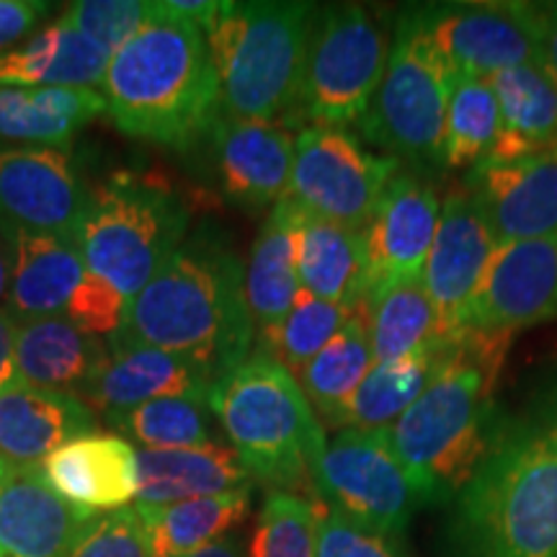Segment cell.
Masks as SVG:
<instances>
[{
	"label": "cell",
	"mask_w": 557,
	"mask_h": 557,
	"mask_svg": "<svg viewBox=\"0 0 557 557\" xmlns=\"http://www.w3.org/2000/svg\"><path fill=\"white\" fill-rule=\"evenodd\" d=\"M256 325L246 267L218 225H199L129 302L109 346H152L189 357L214 382L250 357Z\"/></svg>",
	"instance_id": "obj_1"
},
{
	"label": "cell",
	"mask_w": 557,
	"mask_h": 557,
	"mask_svg": "<svg viewBox=\"0 0 557 557\" xmlns=\"http://www.w3.org/2000/svg\"><path fill=\"white\" fill-rule=\"evenodd\" d=\"M508 344L506 333H465L426 393L387 429L423 506L455 500L511 431L496 400Z\"/></svg>",
	"instance_id": "obj_2"
},
{
	"label": "cell",
	"mask_w": 557,
	"mask_h": 557,
	"mask_svg": "<svg viewBox=\"0 0 557 557\" xmlns=\"http://www.w3.org/2000/svg\"><path fill=\"white\" fill-rule=\"evenodd\" d=\"M107 114L132 139L189 150L220 120V78L207 37L169 3L122 50L101 83Z\"/></svg>",
	"instance_id": "obj_3"
},
{
	"label": "cell",
	"mask_w": 557,
	"mask_h": 557,
	"mask_svg": "<svg viewBox=\"0 0 557 557\" xmlns=\"http://www.w3.org/2000/svg\"><path fill=\"white\" fill-rule=\"evenodd\" d=\"M451 557H557V436L511 426L455 498Z\"/></svg>",
	"instance_id": "obj_4"
},
{
	"label": "cell",
	"mask_w": 557,
	"mask_h": 557,
	"mask_svg": "<svg viewBox=\"0 0 557 557\" xmlns=\"http://www.w3.org/2000/svg\"><path fill=\"white\" fill-rule=\"evenodd\" d=\"M207 403L250 478L284 493L315 491L312 472L329 438L295 374L269 354L250 351L214 382Z\"/></svg>",
	"instance_id": "obj_5"
},
{
	"label": "cell",
	"mask_w": 557,
	"mask_h": 557,
	"mask_svg": "<svg viewBox=\"0 0 557 557\" xmlns=\"http://www.w3.org/2000/svg\"><path fill=\"white\" fill-rule=\"evenodd\" d=\"M315 5L302 0L225 3L205 32L220 78V111L230 120L297 129L299 88Z\"/></svg>",
	"instance_id": "obj_6"
},
{
	"label": "cell",
	"mask_w": 557,
	"mask_h": 557,
	"mask_svg": "<svg viewBox=\"0 0 557 557\" xmlns=\"http://www.w3.org/2000/svg\"><path fill=\"white\" fill-rule=\"evenodd\" d=\"M191 205L163 176L122 171L90 191L78 240L88 274L135 299L189 238Z\"/></svg>",
	"instance_id": "obj_7"
},
{
	"label": "cell",
	"mask_w": 557,
	"mask_h": 557,
	"mask_svg": "<svg viewBox=\"0 0 557 557\" xmlns=\"http://www.w3.org/2000/svg\"><path fill=\"white\" fill-rule=\"evenodd\" d=\"M455 83L457 73L410 5L395 24L385 75L359 122L361 137L418 173L436 169L442 165L444 120Z\"/></svg>",
	"instance_id": "obj_8"
},
{
	"label": "cell",
	"mask_w": 557,
	"mask_h": 557,
	"mask_svg": "<svg viewBox=\"0 0 557 557\" xmlns=\"http://www.w3.org/2000/svg\"><path fill=\"white\" fill-rule=\"evenodd\" d=\"M389 47L385 21L374 11L357 3L315 5L299 88V129L359 127L385 75Z\"/></svg>",
	"instance_id": "obj_9"
},
{
	"label": "cell",
	"mask_w": 557,
	"mask_h": 557,
	"mask_svg": "<svg viewBox=\"0 0 557 557\" xmlns=\"http://www.w3.org/2000/svg\"><path fill=\"white\" fill-rule=\"evenodd\" d=\"M312 485L331 511L389 542L406 534L416 508L423 506L387 429L338 431L312 472Z\"/></svg>",
	"instance_id": "obj_10"
},
{
	"label": "cell",
	"mask_w": 557,
	"mask_h": 557,
	"mask_svg": "<svg viewBox=\"0 0 557 557\" xmlns=\"http://www.w3.org/2000/svg\"><path fill=\"white\" fill-rule=\"evenodd\" d=\"M400 160L377 156L357 135L338 127H302L295 137V163L287 197L312 218L364 230Z\"/></svg>",
	"instance_id": "obj_11"
},
{
	"label": "cell",
	"mask_w": 557,
	"mask_h": 557,
	"mask_svg": "<svg viewBox=\"0 0 557 557\" xmlns=\"http://www.w3.org/2000/svg\"><path fill=\"white\" fill-rule=\"evenodd\" d=\"M423 29L444 54L457 78H493L511 67L540 65L537 21L532 3L413 5Z\"/></svg>",
	"instance_id": "obj_12"
},
{
	"label": "cell",
	"mask_w": 557,
	"mask_h": 557,
	"mask_svg": "<svg viewBox=\"0 0 557 557\" xmlns=\"http://www.w3.org/2000/svg\"><path fill=\"white\" fill-rule=\"evenodd\" d=\"M88 199L67 148L0 143V225L75 243Z\"/></svg>",
	"instance_id": "obj_13"
},
{
	"label": "cell",
	"mask_w": 557,
	"mask_h": 557,
	"mask_svg": "<svg viewBox=\"0 0 557 557\" xmlns=\"http://www.w3.org/2000/svg\"><path fill=\"white\" fill-rule=\"evenodd\" d=\"M496 248V235L472 194L465 184L451 189L442 205V218L421 274L447 346L468 333L470 305Z\"/></svg>",
	"instance_id": "obj_14"
},
{
	"label": "cell",
	"mask_w": 557,
	"mask_h": 557,
	"mask_svg": "<svg viewBox=\"0 0 557 557\" xmlns=\"http://www.w3.org/2000/svg\"><path fill=\"white\" fill-rule=\"evenodd\" d=\"M442 201L434 184L406 171L389 181L372 220L361 230L364 240V299L403 278L423 274L434 243Z\"/></svg>",
	"instance_id": "obj_15"
},
{
	"label": "cell",
	"mask_w": 557,
	"mask_h": 557,
	"mask_svg": "<svg viewBox=\"0 0 557 557\" xmlns=\"http://www.w3.org/2000/svg\"><path fill=\"white\" fill-rule=\"evenodd\" d=\"M557 318V235L500 243L470 305L468 333H506Z\"/></svg>",
	"instance_id": "obj_16"
},
{
	"label": "cell",
	"mask_w": 557,
	"mask_h": 557,
	"mask_svg": "<svg viewBox=\"0 0 557 557\" xmlns=\"http://www.w3.org/2000/svg\"><path fill=\"white\" fill-rule=\"evenodd\" d=\"M465 189L500 243L557 235V150L517 160H483Z\"/></svg>",
	"instance_id": "obj_17"
},
{
	"label": "cell",
	"mask_w": 557,
	"mask_h": 557,
	"mask_svg": "<svg viewBox=\"0 0 557 557\" xmlns=\"http://www.w3.org/2000/svg\"><path fill=\"white\" fill-rule=\"evenodd\" d=\"M222 199L240 209L276 207L287 197L295 129L276 122L220 116L209 129Z\"/></svg>",
	"instance_id": "obj_18"
},
{
	"label": "cell",
	"mask_w": 557,
	"mask_h": 557,
	"mask_svg": "<svg viewBox=\"0 0 557 557\" xmlns=\"http://www.w3.org/2000/svg\"><path fill=\"white\" fill-rule=\"evenodd\" d=\"M214 377L181 354L152 346H109L78 395L103 416L145 406L160 398H207Z\"/></svg>",
	"instance_id": "obj_19"
},
{
	"label": "cell",
	"mask_w": 557,
	"mask_h": 557,
	"mask_svg": "<svg viewBox=\"0 0 557 557\" xmlns=\"http://www.w3.org/2000/svg\"><path fill=\"white\" fill-rule=\"evenodd\" d=\"M90 519L41 470H13L0 483V557H65Z\"/></svg>",
	"instance_id": "obj_20"
},
{
	"label": "cell",
	"mask_w": 557,
	"mask_h": 557,
	"mask_svg": "<svg viewBox=\"0 0 557 557\" xmlns=\"http://www.w3.org/2000/svg\"><path fill=\"white\" fill-rule=\"evenodd\" d=\"M39 470L62 498L96 517L127 508L137 496V451L116 434L70 438Z\"/></svg>",
	"instance_id": "obj_21"
},
{
	"label": "cell",
	"mask_w": 557,
	"mask_h": 557,
	"mask_svg": "<svg viewBox=\"0 0 557 557\" xmlns=\"http://www.w3.org/2000/svg\"><path fill=\"white\" fill-rule=\"evenodd\" d=\"M0 240L9 253V299L5 310L16 323L60 315L88 274L75 243L58 235L0 225Z\"/></svg>",
	"instance_id": "obj_22"
},
{
	"label": "cell",
	"mask_w": 557,
	"mask_h": 557,
	"mask_svg": "<svg viewBox=\"0 0 557 557\" xmlns=\"http://www.w3.org/2000/svg\"><path fill=\"white\" fill-rule=\"evenodd\" d=\"M96 421L78 393L16 385L0 395V455L13 470H39L70 438L96 431Z\"/></svg>",
	"instance_id": "obj_23"
},
{
	"label": "cell",
	"mask_w": 557,
	"mask_h": 557,
	"mask_svg": "<svg viewBox=\"0 0 557 557\" xmlns=\"http://www.w3.org/2000/svg\"><path fill=\"white\" fill-rule=\"evenodd\" d=\"M238 487H250V475L233 447L220 442L191 449L137 451V506H169Z\"/></svg>",
	"instance_id": "obj_24"
},
{
	"label": "cell",
	"mask_w": 557,
	"mask_h": 557,
	"mask_svg": "<svg viewBox=\"0 0 557 557\" xmlns=\"http://www.w3.org/2000/svg\"><path fill=\"white\" fill-rule=\"evenodd\" d=\"M109 60L111 54L99 41L60 18L21 45L0 52V86L96 88L103 83Z\"/></svg>",
	"instance_id": "obj_25"
},
{
	"label": "cell",
	"mask_w": 557,
	"mask_h": 557,
	"mask_svg": "<svg viewBox=\"0 0 557 557\" xmlns=\"http://www.w3.org/2000/svg\"><path fill=\"white\" fill-rule=\"evenodd\" d=\"M16 325L18 374L29 387L78 393L107 357V341L88 336L65 312Z\"/></svg>",
	"instance_id": "obj_26"
},
{
	"label": "cell",
	"mask_w": 557,
	"mask_h": 557,
	"mask_svg": "<svg viewBox=\"0 0 557 557\" xmlns=\"http://www.w3.org/2000/svg\"><path fill=\"white\" fill-rule=\"evenodd\" d=\"M292 209H295L297 227L299 287L341 308L354 310L364 299L361 230H348L336 222L312 218L297 205H292Z\"/></svg>",
	"instance_id": "obj_27"
},
{
	"label": "cell",
	"mask_w": 557,
	"mask_h": 557,
	"mask_svg": "<svg viewBox=\"0 0 557 557\" xmlns=\"http://www.w3.org/2000/svg\"><path fill=\"white\" fill-rule=\"evenodd\" d=\"M101 114H107V101L96 88L0 86V139L67 148L70 139Z\"/></svg>",
	"instance_id": "obj_28"
},
{
	"label": "cell",
	"mask_w": 557,
	"mask_h": 557,
	"mask_svg": "<svg viewBox=\"0 0 557 557\" xmlns=\"http://www.w3.org/2000/svg\"><path fill=\"white\" fill-rule=\"evenodd\" d=\"M299 289L295 209L282 199L263 220L246 267V299L259 338L282 325Z\"/></svg>",
	"instance_id": "obj_29"
},
{
	"label": "cell",
	"mask_w": 557,
	"mask_h": 557,
	"mask_svg": "<svg viewBox=\"0 0 557 557\" xmlns=\"http://www.w3.org/2000/svg\"><path fill=\"white\" fill-rule=\"evenodd\" d=\"M500 124L487 160H517L557 150V90L540 65L493 75Z\"/></svg>",
	"instance_id": "obj_30"
},
{
	"label": "cell",
	"mask_w": 557,
	"mask_h": 557,
	"mask_svg": "<svg viewBox=\"0 0 557 557\" xmlns=\"http://www.w3.org/2000/svg\"><path fill=\"white\" fill-rule=\"evenodd\" d=\"M139 519L148 529L152 557H189L212 545L250 513V487L178 500L169 506H137Z\"/></svg>",
	"instance_id": "obj_31"
},
{
	"label": "cell",
	"mask_w": 557,
	"mask_h": 557,
	"mask_svg": "<svg viewBox=\"0 0 557 557\" xmlns=\"http://www.w3.org/2000/svg\"><path fill=\"white\" fill-rule=\"evenodd\" d=\"M367 318L374 364L400 361L447 346L438 331V315L423 276L403 278L361 302Z\"/></svg>",
	"instance_id": "obj_32"
},
{
	"label": "cell",
	"mask_w": 557,
	"mask_h": 557,
	"mask_svg": "<svg viewBox=\"0 0 557 557\" xmlns=\"http://www.w3.org/2000/svg\"><path fill=\"white\" fill-rule=\"evenodd\" d=\"M374 367L372 344H369L367 318L357 305L344 329L329 341V346L297 374L299 387L308 395L318 421L329 429H341L344 413L369 369Z\"/></svg>",
	"instance_id": "obj_33"
},
{
	"label": "cell",
	"mask_w": 557,
	"mask_h": 557,
	"mask_svg": "<svg viewBox=\"0 0 557 557\" xmlns=\"http://www.w3.org/2000/svg\"><path fill=\"white\" fill-rule=\"evenodd\" d=\"M451 346L431 348L410 359L374 364L348 403L338 431H380L393 426L436 380V374L447 364Z\"/></svg>",
	"instance_id": "obj_34"
},
{
	"label": "cell",
	"mask_w": 557,
	"mask_h": 557,
	"mask_svg": "<svg viewBox=\"0 0 557 557\" xmlns=\"http://www.w3.org/2000/svg\"><path fill=\"white\" fill-rule=\"evenodd\" d=\"M207 398H160L145 406L109 413L107 421L143 449H191L212 444Z\"/></svg>",
	"instance_id": "obj_35"
},
{
	"label": "cell",
	"mask_w": 557,
	"mask_h": 557,
	"mask_svg": "<svg viewBox=\"0 0 557 557\" xmlns=\"http://www.w3.org/2000/svg\"><path fill=\"white\" fill-rule=\"evenodd\" d=\"M500 111L491 81L457 78L444 120V169H475L491 156L498 137Z\"/></svg>",
	"instance_id": "obj_36"
},
{
	"label": "cell",
	"mask_w": 557,
	"mask_h": 557,
	"mask_svg": "<svg viewBox=\"0 0 557 557\" xmlns=\"http://www.w3.org/2000/svg\"><path fill=\"white\" fill-rule=\"evenodd\" d=\"M351 312L354 310L341 308V305L329 302V299L310 295L308 289H299L287 318L282 320L276 331L259 338L256 351L269 354L271 359L278 361L289 374L297 377L329 346V341L344 329Z\"/></svg>",
	"instance_id": "obj_37"
},
{
	"label": "cell",
	"mask_w": 557,
	"mask_h": 557,
	"mask_svg": "<svg viewBox=\"0 0 557 557\" xmlns=\"http://www.w3.org/2000/svg\"><path fill=\"white\" fill-rule=\"evenodd\" d=\"M325 511L305 496L271 491L263 500L248 557H318Z\"/></svg>",
	"instance_id": "obj_38"
},
{
	"label": "cell",
	"mask_w": 557,
	"mask_h": 557,
	"mask_svg": "<svg viewBox=\"0 0 557 557\" xmlns=\"http://www.w3.org/2000/svg\"><path fill=\"white\" fill-rule=\"evenodd\" d=\"M152 16H156V3L148 0H81L67 5L62 21L114 54L137 32L145 29Z\"/></svg>",
	"instance_id": "obj_39"
},
{
	"label": "cell",
	"mask_w": 557,
	"mask_h": 557,
	"mask_svg": "<svg viewBox=\"0 0 557 557\" xmlns=\"http://www.w3.org/2000/svg\"><path fill=\"white\" fill-rule=\"evenodd\" d=\"M65 557H152L148 529L135 506L101 513L88 521Z\"/></svg>",
	"instance_id": "obj_40"
},
{
	"label": "cell",
	"mask_w": 557,
	"mask_h": 557,
	"mask_svg": "<svg viewBox=\"0 0 557 557\" xmlns=\"http://www.w3.org/2000/svg\"><path fill=\"white\" fill-rule=\"evenodd\" d=\"M127 310L129 299L124 297L120 289L111 287L109 282H103L99 276L86 274L78 284V289L70 297L65 315L73 320L81 331H86L88 336L111 338L122 329Z\"/></svg>",
	"instance_id": "obj_41"
},
{
	"label": "cell",
	"mask_w": 557,
	"mask_h": 557,
	"mask_svg": "<svg viewBox=\"0 0 557 557\" xmlns=\"http://www.w3.org/2000/svg\"><path fill=\"white\" fill-rule=\"evenodd\" d=\"M318 557H400L393 542L329 511L320 527Z\"/></svg>",
	"instance_id": "obj_42"
},
{
	"label": "cell",
	"mask_w": 557,
	"mask_h": 557,
	"mask_svg": "<svg viewBox=\"0 0 557 557\" xmlns=\"http://www.w3.org/2000/svg\"><path fill=\"white\" fill-rule=\"evenodd\" d=\"M50 11L52 3L45 0H0V52L34 37V29Z\"/></svg>",
	"instance_id": "obj_43"
},
{
	"label": "cell",
	"mask_w": 557,
	"mask_h": 557,
	"mask_svg": "<svg viewBox=\"0 0 557 557\" xmlns=\"http://www.w3.org/2000/svg\"><path fill=\"white\" fill-rule=\"evenodd\" d=\"M537 21L540 67L557 90V3H532Z\"/></svg>",
	"instance_id": "obj_44"
},
{
	"label": "cell",
	"mask_w": 557,
	"mask_h": 557,
	"mask_svg": "<svg viewBox=\"0 0 557 557\" xmlns=\"http://www.w3.org/2000/svg\"><path fill=\"white\" fill-rule=\"evenodd\" d=\"M16 320L5 308H0V395L16 385H24L16 361Z\"/></svg>",
	"instance_id": "obj_45"
},
{
	"label": "cell",
	"mask_w": 557,
	"mask_h": 557,
	"mask_svg": "<svg viewBox=\"0 0 557 557\" xmlns=\"http://www.w3.org/2000/svg\"><path fill=\"white\" fill-rule=\"evenodd\" d=\"M222 5H225L222 0H169V9L173 13H178L181 18L197 24L201 32H207L209 26L214 24V18L220 16Z\"/></svg>",
	"instance_id": "obj_46"
},
{
	"label": "cell",
	"mask_w": 557,
	"mask_h": 557,
	"mask_svg": "<svg viewBox=\"0 0 557 557\" xmlns=\"http://www.w3.org/2000/svg\"><path fill=\"white\" fill-rule=\"evenodd\" d=\"M189 557H243V549L240 542L235 537H222L218 542H212V545L197 549V553Z\"/></svg>",
	"instance_id": "obj_47"
},
{
	"label": "cell",
	"mask_w": 557,
	"mask_h": 557,
	"mask_svg": "<svg viewBox=\"0 0 557 557\" xmlns=\"http://www.w3.org/2000/svg\"><path fill=\"white\" fill-rule=\"evenodd\" d=\"M9 282H11V271H9V253H5L3 240H0V308L9 299Z\"/></svg>",
	"instance_id": "obj_48"
},
{
	"label": "cell",
	"mask_w": 557,
	"mask_h": 557,
	"mask_svg": "<svg viewBox=\"0 0 557 557\" xmlns=\"http://www.w3.org/2000/svg\"><path fill=\"white\" fill-rule=\"evenodd\" d=\"M11 472H13V468H11V465H9V462H5V457H3V455H0V483H3V480H5V478H9V475H11Z\"/></svg>",
	"instance_id": "obj_49"
},
{
	"label": "cell",
	"mask_w": 557,
	"mask_h": 557,
	"mask_svg": "<svg viewBox=\"0 0 557 557\" xmlns=\"http://www.w3.org/2000/svg\"><path fill=\"white\" fill-rule=\"evenodd\" d=\"M553 429H555V436H557V423H555V426H553Z\"/></svg>",
	"instance_id": "obj_50"
}]
</instances>
